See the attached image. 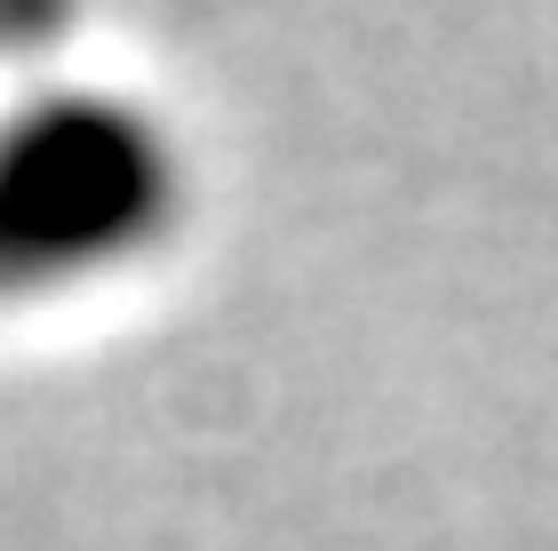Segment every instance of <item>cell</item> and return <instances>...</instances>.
Returning a JSON list of instances; mask_svg holds the SVG:
<instances>
[{
    "label": "cell",
    "instance_id": "obj_2",
    "mask_svg": "<svg viewBox=\"0 0 558 551\" xmlns=\"http://www.w3.org/2000/svg\"><path fill=\"white\" fill-rule=\"evenodd\" d=\"M72 33H81V0H0V72H16L24 88L57 81Z\"/></svg>",
    "mask_w": 558,
    "mask_h": 551
},
{
    "label": "cell",
    "instance_id": "obj_1",
    "mask_svg": "<svg viewBox=\"0 0 558 551\" xmlns=\"http://www.w3.org/2000/svg\"><path fill=\"white\" fill-rule=\"evenodd\" d=\"M175 208L184 153L136 96L57 72L0 112V304L129 272L175 232Z\"/></svg>",
    "mask_w": 558,
    "mask_h": 551
}]
</instances>
